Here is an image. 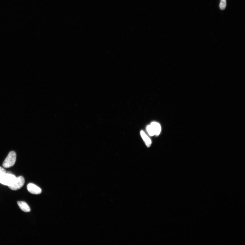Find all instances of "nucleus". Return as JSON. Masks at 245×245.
<instances>
[{
  "label": "nucleus",
  "instance_id": "1",
  "mask_svg": "<svg viewBox=\"0 0 245 245\" xmlns=\"http://www.w3.org/2000/svg\"><path fill=\"white\" fill-rule=\"evenodd\" d=\"M16 159V153L13 151L10 152L2 163L3 166L6 169L11 167L15 164Z\"/></svg>",
  "mask_w": 245,
  "mask_h": 245
},
{
  "label": "nucleus",
  "instance_id": "2",
  "mask_svg": "<svg viewBox=\"0 0 245 245\" xmlns=\"http://www.w3.org/2000/svg\"><path fill=\"white\" fill-rule=\"evenodd\" d=\"M16 178L14 175L6 173L0 178V183L2 185L9 187L14 182Z\"/></svg>",
  "mask_w": 245,
  "mask_h": 245
},
{
  "label": "nucleus",
  "instance_id": "3",
  "mask_svg": "<svg viewBox=\"0 0 245 245\" xmlns=\"http://www.w3.org/2000/svg\"><path fill=\"white\" fill-rule=\"evenodd\" d=\"M25 182L24 178L23 176L17 177L12 184L9 186V188L12 190H18L22 188Z\"/></svg>",
  "mask_w": 245,
  "mask_h": 245
},
{
  "label": "nucleus",
  "instance_id": "4",
  "mask_svg": "<svg viewBox=\"0 0 245 245\" xmlns=\"http://www.w3.org/2000/svg\"><path fill=\"white\" fill-rule=\"evenodd\" d=\"M27 189L31 193L38 195L42 192V190L38 186L32 183H29L27 186Z\"/></svg>",
  "mask_w": 245,
  "mask_h": 245
},
{
  "label": "nucleus",
  "instance_id": "5",
  "mask_svg": "<svg viewBox=\"0 0 245 245\" xmlns=\"http://www.w3.org/2000/svg\"><path fill=\"white\" fill-rule=\"evenodd\" d=\"M151 125L154 131L155 135H158L161 131V125L158 123L153 122L151 123Z\"/></svg>",
  "mask_w": 245,
  "mask_h": 245
},
{
  "label": "nucleus",
  "instance_id": "6",
  "mask_svg": "<svg viewBox=\"0 0 245 245\" xmlns=\"http://www.w3.org/2000/svg\"><path fill=\"white\" fill-rule=\"evenodd\" d=\"M18 204L19 208L23 212L28 213L30 211V209L29 206L24 202L19 201Z\"/></svg>",
  "mask_w": 245,
  "mask_h": 245
},
{
  "label": "nucleus",
  "instance_id": "7",
  "mask_svg": "<svg viewBox=\"0 0 245 245\" xmlns=\"http://www.w3.org/2000/svg\"><path fill=\"white\" fill-rule=\"evenodd\" d=\"M140 133L141 137L143 140H144L146 146H147L148 147H150L152 144V142L150 139L146 135L144 131H141Z\"/></svg>",
  "mask_w": 245,
  "mask_h": 245
},
{
  "label": "nucleus",
  "instance_id": "8",
  "mask_svg": "<svg viewBox=\"0 0 245 245\" xmlns=\"http://www.w3.org/2000/svg\"><path fill=\"white\" fill-rule=\"evenodd\" d=\"M146 129H147L148 132L150 135L153 136L155 135L154 131L151 125L148 126L146 127Z\"/></svg>",
  "mask_w": 245,
  "mask_h": 245
},
{
  "label": "nucleus",
  "instance_id": "9",
  "mask_svg": "<svg viewBox=\"0 0 245 245\" xmlns=\"http://www.w3.org/2000/svg\"><path fill=\"white\" fill-rule=\"evenodd\" d=\"M226 6V0H222L221 1L220 4V8L221 10H224L225 9Z\"/></svg>",
  "mask_w": 245,
  "mask_h": 245
},
{
  "label": "nucleus",
  "instance_id": "10",
  "mask_svg": "<svg viewBox=\"0 0 245 245\" xmlns=\"http://www.w3.org/2000/svg\"><path fill=\"white\" fill-rule=\"evenodd\" d=\"M6 173V171L4 168L0 166V178Z\"/></svg>",
  "mask_w": 245,
  "mask_h": 245
},
{
  "label": "nucleus",
  "instance_id": "11",
  "mask_svg": "<svg viewBox=\"0 0 245 245\" xmlns=\"http://www.w3.org/2000/svg\"><path fill=\"white\" fill-rule=\"evenodd\" d=\"M221 1H222V0H221Z\"/></svg>",
  "mask_w": 245,
  "mask_h": 245
}]
</instances>
